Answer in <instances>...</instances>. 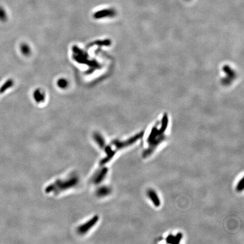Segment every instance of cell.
Wrapping results in <instances>:
<instances>
[{"instance_id":"1","label":"cell","mask_w":244,"mask_h":244,"mask_svg":"<svg viewBox=\"0 0 244 244\" xmlns=\"http://www.w3.org/2000/svg\"><path fill=\"white\" fill-rule=\"evenodd\" d=\"M148 196L150 198V199L153 201V202L155 205L156 206H159L160 205V201H159V198L158 197L157 194L156 193L152 190H150L148 191Z\"/></svg>"},{"instance_id":"2","label":"cell","mask_w":244,"mask_h":244,"mask_svg":"<svg viewBox=\"0 0 244 244\" xmlns=\"http://www.w3.org/2000/svg\"><path fill=\"white\" fill-rule=\"evenodd\" d=\"M114 11L112 10H104L102 11H98L97 13L96 14L94 15V17L96 18H101V17H105L106 16H110L113 15Z\"/></svg>"},{"instance_id":"3","label":"cell","mask_w":244,"mask_h":244,"mask_svg":"<svg viewBox=\"0 0 244 244\" xmlns=\"http://www.w3.org/2000/svg\"><path fill=\"white\" fill-rule=\"evenodd\" d=\"M14 84V82L11 80L9 79L5 82L0 88V93H3L5 92L7 89L11 88Z\"/></svg>"},{"instance_id":"4","label":"cell","mask_w":244,"mask_h":244,"mask_svg":"<svg viewBox=\"0 0 244 244\" xmlns=\"http://www.w3.org/2000/svg\"><path fill=\"white\" fill-rule=\"evenodd\" d=\"M45 96L44 93L40 90H37L34 93V98L37 102H42L44 100Z\"/></svg>"},{"instance_id":"5","label":"cell","mask_w":244,"mask_h":244,"mask_svg":"<svg viewBox=\"0 0 244 244\" xmlns=\"http://www.w3.org/2000/svg\"><path fill=\"white\" fill-rule=\"evenodd\" d=\"M20 49H21V52L24 55L28 56L30 54L31 50H30V47L28 46V45H27L26 44H23L21 45Z\"/></svg>"},{"instance_id":"6","label":"cell","mask_w":244,"mask_h":244,"mask_svg":"<svg viewBox=\"0 0 244 244\" xmlns=\"http://www.w3.org/2000/svg\"><path fill=\"white\" fill-rule=\"evenodd\" d=\"M7 19V14L5 10L2 7H0V20L5 21Z\"/></svg>"},{"instance_id":"7","label":"cell","mask_w":244,"mask_h":244,"mask_svg":"<svg viewBox=\"0 0 244 244\" xmlns=\"http://www.w3.org/2000/svg\"><path fill=\"white\" fill-rule=\"evenodd\" d=\"M68 82L65 79H60L58 81V85L61 88H65L67 87Z\"/></svg>"},{"instance_id":"8","label":"cell","mask_w":244,"mask_h":244,"mask_svg":"<svg viewBox=\"0 0 244 244\" xmlns=\"http://www.w3.org/2000/svg\"><path fill=\"white\" fill-rule=\"evenodd\" d=\"M243 189H244V181H243V179H242L237 185V190L238 192H240V191H242L243 190Z\"/></svg>"}]
</instances>
